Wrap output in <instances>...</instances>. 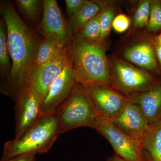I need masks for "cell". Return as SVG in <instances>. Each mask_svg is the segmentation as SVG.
Wrapping results in <instances>:
<instances>
[{
    "label": "cell",
    "instance_id": "obj_26",
    "mask_svg": "<svg viewBox=\"0 0 161 161\" xmlns=\"http://www.w3.org/2000/svg\"><path fill=\"white\" fill-rule=\"evenodd\" d=\"M36 155V153H24L12 158H11L1 161H35Z\"/></svg>",
    "mask_w": 161,
    "mask_h": 161
},
{
    "label": "cell",
    "instance_id": "obj_14",
    "mask_svg": "<svg viewBox=\"0 0 161 161\" xmlns=\"http://www.w3.org/2000/svg\"><path fill=\"white\" fill-rule=\"evenodd\" d=\"M125 60L149 72L158 71V65L152 42L142 40L127 47L122 53Z\"/></svg>",
    "mask_w": 161,
    "mask_h": 161
},
{
    "label": "cell",
    "instance_id": "obj_10",
    "mask_svg": "<svg viewBox=\"0 0 161 161\" xmlns=\"http://www.w3.org/2000/svg\"><path fill=\"white\" fill-rule=\"evenodd\" d=\"M14 101V138H18L42 116L40 112L41 102L36 95L26 89L20 92Z\"/></svg>",
    "mask_w": 161,
    "mask_h": 161
},
{
    "label": "cell",
    "instance_id": "obj_15",
    "mask_svg": "<svg viewBox=\"0 0 161 161\" xmlns=\"http://www.w3.org/2000/svg\"><path fill=\"white\" fill-rule=\"evenodd\" d=\"M65 47L53 36H44V39L40 41L38 47L28 84L38 69L53 60Z\"/></svg>",
    "mask_w": 161,
    "mask_h": 161
},
{
    "label": "cell",
    "instance_id": "obj_21",
    "mask_svg": "<svg viewBox=\"0 0 161 161\" xmlns=\"http://www.w3.org/2000/svg\"><path fill=\"white\" fill-rule=\"evenodd\" d=\"M151 1H141L134 14L133 25L136 29L147 26L150 18Z\"/></svg>",
    "mask_w": 161,
    "mask_h": 161
},
{
    "label": "cell",
    "instance_id": "obj_8",
    "mask_svg": "<svg viewBox=\"0 0 161 161\" xmlns=\"http://www.w3.org/2000/svg\"><path fill=\"white\" fill-rule=\"evenodd\" d=\"M77 84L70 58L42 101L40 107L41 115H49L57 112L71 94Z\"/></svg>",
    "mask_w": 161,
    "mask_h": 161
},
{
    "label": "cell",
    "instance_id": "obj_24",
    "mask_svg": "<svg viewBox=\"0 0 161 161\" xmlns=\"http://www.w3.org/2000/svg\"><path fill=\"white\" fill-rule=\"evenodd\" d=\"M130 24L131 21L129 17L123 14H120L114 18L112 28L115 31L121 33L129 29Z\"/></svg>",
    "mask_w": 161,
    "mask_h": 161
},
{
    "label": "cell",
    "instance_id": "obj_2",
    "mask_svg": "<svg viewBox=\"0 0 161 161\" xmlns=\"http://www.w3.org/2000/svg\"><path fill=\"white\" fill-rule=\"evenodd\" d=\"M70 58L78 84L83 86L96 84L113 88L109 63L103 44L90 43L78 34L74 40Z\"/></svg>",
    "mask_w": 161,
    "mask_h": 161
},
{
    "label": "cell",
    "instance_id": "obj_25",
    "mask_svg": "<svg viewBox=\"0 0 161 161\" xmlns=\"http://www.w3.org/2000/svg\"><path fill=\"white\" fill-rule=\"evenodd\" d=\"M85 0H65L66 10L70 17L86 2Z\"/></svg>",
    "mask_w": 161,
    "mask_h": 161
},
{
    "label": "cell",
    "instance_id": "obj_6",
    "mask_svg": "<svg viewBox=\"0 0 161 161\" xmlns=\"http://www.w3.org/2000/svg\"><path fill=\"white\" fill-rule=\"evenodd\" d=\"M95 130L110 143L115 154L125 161H152L142 142L124 134L108 119L98 115Z\"/></svg>",
    "mask_w": 161,
    "mask_h": 161
},
{
    "label": "cell",
    "instance_id": "obj_4",
    "mask_svg": "<svg viewBox=\"0 0 161 161\" xmlns=\"http://www.w3.org/2000/svg\"><path fill=\"white\" fill-rule=\"evenodd\" d=\"M57 112L59 135L80 127L95 129L97 125L98 114L85 87L79 84Z\"/></svg>",
    "mask_w": 161,
    "mask_h": 161
},
{
    "label": "cell",
    "instance_id": "obj_13",
    "mask_svg": "<svg viewBox=\"0 0 161 161\" xmlns=\"http://www.w3.org/2000/svg\"><path fill=\"white\" fill-rule=\"evenodd\" d=\"M128 100L139 108L150 124L161 119V81L129 96Z\"/></svg>",
    "mask_w": 161,
    "mask_h": 161
},
{
    "label": "cell",
    "instance_id": "obj_18",
    "mask_svg": "<svg viewBox=\"0 0 161 161\" xmlns=\"http://www.w3.org/2000/svg\"><path fill=\"white\" fill-rule=\"evenodd\" d=\"M101 11L89 20L80 30V35L84 40L94 44H103L100 26Z\"/></svg>",
    "mask_w": 161,
    "mask_h": 161
},
{
    "label": "cell",
    "instance_id": "obj_17",
    "mask_svg": "<svg viewBox=\"0 0 161 161\" xmlns=\"http://www.w3.org/2000/svg\"><path fill=\"white\" fill-rule=\"evenodd\" d=\"M102 9L98 3L86 1L78 11L70 17V25L73 31H78L89 20L98 14Z\"/></svg>",
    "mask_w": 161,
    "mask_h": 161
},
{
    "label": "cell",
    "instance_id": "obj_5",
    "mask_svg": "<svg viewBox=\"0 0 161 161\" xmlns=\"http://www.w3.org/2000/svg\"><path fill=\"white\" fill-rule=\"evenodd\" d=\"M109 63L112 87L128 98L149 88L158 81L150 72L125 60L113 58Z\"/></svg>",
    "mask_w": 161,
    "mask_h": 161
},
{
    "label": "cell",
    "instance_id": "obj_22",
    "mask_svg": "<svg viewBox=\"0 0 161 161\" xmlns=\"http://www.w3.org/2000/svg\"><path fill=\"white\" fill-rule=\"evenodd\" d=\"M147 31L155 33L161 30V1H151Z\"/></svg>",
    "mask_w": 161,
    "mask_h": 161
},
{
    "label": "cell",
    "instance_id": "obj_9",
    "mask_svg": "<svg viewBox=\"0 0 161 161\" xmlns=\"http://www.w3.org/2000/svg\"><path fill=\"white\" fill-rule=\"evenodd\" d=\"M70 60L65 47L53 60L38 69L30 80L26 89L36 95L41 103L50 87Z\"/></svg>",
    "mask_w": 161,
    "mask_h": 161
},
{
    "label": "cell",
    "instance_id": "obj_29",
    "mask_svg": "<svg viewBox=\"0 0 161 161\" xmlns=\"http://www.w3.org/2000/svg\"><path fill=\"white\" fill-rule=\"evenodd\" d=\"M105 161H125L123 159L119 156L116 154L112 155V156L109 157L107 158L106 160Z\"/></svg>",
    "mask_w": 161,
    "mask_h": 161
},
{
    "label": "cell",
    "instance_id": "obj_12",
    "mask_svg": "<svg viewBox=\"0 0 161 161\" xmlns=\"http://www.w3.org/2000/svg\"><path fill=\"white\" fill-rule=\"evenodd\" d=\"M43 14L41 28L44 35L53 36L63 45H67L71 40V35L57 1H43Z\"/></svg>",
    "mask_w": 161,
    "mask_h": 161
},
{
    "label": "cell",
    "instance_id": "obj_1",
    "mask_svg": "<svg viewBox=\"0 0 161 161\" xmlns=\"http://www.w3.org/2000/svg\"><path fill=\"white\" fill-rule=\"evenodd\" d=\"M3 16L12 65L1 89L3 93L15 100L27 86L40 42L12 6L5 5Z\"/></svg>",
    "mask_w": 161,
    "mask_h": 161
},
{
    "label": "cell",
    "instance_id": "obj_16",
    "mask_svg": "<svg viewBox=\"0 0 161 161\" xmlns=\"http://www.w3.org/2000/svg\"><path fill=\"white\" fill-rule=\"evenodd\" d=\"M142 141L151 160L161 161V119L150 124Z\"/></svg>",
    "mask_w": 161,
    "mask_h": 161
},
{
    "label": "cell",
    "instance_id": "obj_28",
    "mask_svg": "<svg viewBox=\"0 0 161 161\" xmlns=\"http://www.w3.org/2000/svg\"><path fill=\"white\" fill-rule=\"evenodd\" d=\"M152 43L153 45H158L161 46V32L155 37L153 38Z\"/></svg>",
    "mask_w": 161,
    "mask_h": 161
},
{
    "label": "cell",
    "instance_id": "obj_27",
    "mask_svg": "<svg viewBox=\"0 0 161 161\" xmlns=\"http://www.w3.org/2000/svg\"><path fill=\"white\" fill-rule=\"evenodd\" d=\"M155 50L156 57L161 66V46L153 45Z\"/></svg>",
    "mask_w": 161,
    "mask_h": 161
},
{
    "label": "cell",
    "instance_id": "obj_11",
    "mask_svg": "<svg viewBox=\"0 0 161 161\" xmlns=\"http://www.w3.org/2000/svg\"><path fill=\"white\" fill-rule=\"evenodd\" d=\"M110 121L124 134L141 141L150 125L139 108L130 102L118 116Z\"/></svg>",
    "mask_w": 161,
    "mask_h": 161
},
{
    "label": "cell",
    "instance_id": "obj_3",
    "mask_svg": "<svg viewBox=\"0 0 161 161\" xmlns=\"http://www.w3.org/2000/svg\"><path fill=\"white\" fill-rule=\"evenodd\" d=\"M59 136L57 112L42 115L18 138L6 142L1 161L24 153H46Z\"/></svg>",
    "mask_w": 161,
    "mask_h": 161
},
{
    "label": "cell",
    "instance_id": "obj_20",
    "mask_svg": "<svg viewBox=\"0 0 161 161\" xmlns=\"http://www.w3.org/2000/svg\"><path fill=\"white\" fill-rule=\"evenodd\" d=\"M100 4L101 10L100 26L101 30V40L102 42L109 35L112 28V23L115 17V9L112 5Z\"/></svg>",
    "mask_w": 161,
    "mask_h": 161
},
{
    "label": "cell",
    "instance_id": "obj_19",
    "mask_svg": "<svg viewBox=\"0 0 161 161\" xmlns=\"http://www.w3.org/2000/svg\"><path fill=\"white\" fill-rule=\"evenodd\" d=\"M7 42V31L4 20L0 22V66L1 70L7 78L9 75L10 59Z\"/></svg>",
    "mask_w": 161,
    "mask_h": 161
},
{
    "label": "cell",
    "instance_id": "obj_7",
    "mask_svg": "<svg viewBox=\"0 0 161 161\" xmlns=\"http://www.w3.org/2000/svg\"><path fill=\"white\" fill-rule=\"evenodd\" d=\"M84 86L98 116L105 119H114L129 103L128 97L111 87L96 84Z\"/></svg>",
    "mask_w": 161,
    "mask_h": 161
},
{
    "label": "cell",
    "instance_id": "obj_23",
    "mask_svg": "<svg viewBox=\"0 0 161 161\" xmlns=\"http://www.w3.org/2000/svg\"><path fill=\"white\" fill-rule=\"evenodd\" d=\"M20 9L30 19H35L40 10V1L38 0H17L15 1Z\"/></svg>",
    "mask_w": 161,
    "mask_h": 161
}]
</instances>
